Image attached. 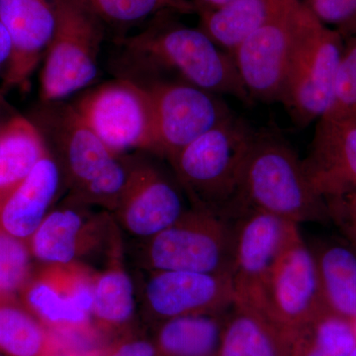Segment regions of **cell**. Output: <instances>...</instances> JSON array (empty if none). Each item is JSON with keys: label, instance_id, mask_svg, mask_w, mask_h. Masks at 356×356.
<instances>
[{"label": "cell", "instance_id": "obj_19", "mask_svg": "<svg viewBox=\"0 0 356 356\" xmlns=\"http://www.w3.org/2000/svg\"><path fill=\"white\" fill-rule=\"evenodd\" d=\"M63 173L50 149L30 175L0 201V229L29 242L57 197Z\"/></svg>", "mask_w": 356, "mask_h": 356}, {"label": "cell", "instance_id": "obj_32", "mask_svg": "<svg viewBox=\"0 0 356 356\" xmlns=\"http://www.w3.org/2000/svg\"><path fill=\"white\" fill-rule=\"evenodd\" d=\"M303 3L321 22L336 29L356 21V0H304Z\"/></svg>", "mask_w": 356, "mask_h": 356}, {"label": "cell", "instance_id": "obj_12", "mask_svg": "<svg viewBox=\"0 0 356 356\" xmlns=\"http://www.w3.org/2000/svg\"><path fill=\"white\" fill-rule=\"evenodd\" d=\"M177 177L154 161L134 158L130 180L118 207L119 224L129 235L149 240L168 229L191 208Z\"/></svg>", "mask_w": 356, "mask_h": 356}, {"label": "cell", "instance_id": "obj_1", "mask_svg": "<svg viewBox=\"0 0 356 356\" xmlns=\"http://www.w3.org/2000/svg\"><path fill=\"white\" fill-rule=\"evenodd\" d=\"M122 65L136 81L165 79L193 84L217 95L252 102L241 81L233 58L199 28L158 24L134 36L119 40Z\"/></svg>", "mask_w": 356, "mask_h": 356}, {"label": "cell", "instance_id": "obj_4", "mask_svg": "<svg viewBox=\"0 0 356 356\" xmlns=\"http://www.w3.org/2000/svg\"><path fill=\"white\" fill-rule=\"evenodd\" d=\"M343 41L301 1L282 103L299 127L320 120L330 106Z\"/></svg>", "mask_w": 356, "mask_h": 356}, {"label": "cell", "instance_id": "obj_18", "mask_svg": "<svg viewBox=\"0 0 356 356\" xmlns=\"http://www.w3.org/2000/svg\"><path fill=\"white\" fill-rule=\"evenodd\" d=\"M83 206L70 200L49 212L28 242L32 257L46 266H67L95 248L105 219L88 217Z\"/></svg>", "mask_w": 356, "mask_h": 356}, {"label": "cell", "instance_id": "obj_8", "mask_svg": "<svg viewBox=\"0 0 356 356\" xmlns=\"http://www.w3.org/2000/svg\"><path fill=\"white\" fill-rule=\"evenodd\" d=\"M300 235L299 225L262 211L243 210L235 218L229 273L235 304L261 312L269 274L285 248Z\"/></svg>", "mask_w": 356, "mask_h": 356}, {"label": "cell", "instance_id": "obj_9", "mask_svg": "<svg viewBox=\"0 0 356 356\" xmlns=\"http://www.w3.org/2000/svg\"><path fill=\"white\" fill-rule=\"evenodd\" d=\"M137 83L146 88L151 98L159 156L168 161L233 115L220 95L193 84L173 79Z\"/></svg>", "mask_w": 356, "mask_h": 356}, {"label": "cell", "instance_id": "obj_6", "mask_svg": "<svg viewBox=\"0 0 356 356\" xmlns=\"http://www.w3.org/2000/svg\"><path fill=\"white\" fill-rule=\"evenodd\" d=\"M53 39L41 74L44 103L60 102L93 83L103 40L102 21L81 0H50Z\"/></svg>", "mask_w": 356, "mask_h": 356}, {"label": "cell", "instance_id": "obj_2", "mask_svg": "<svg viewBox=\"0 0 356 356\" xmlns=\"http://www.w3.org/2000/svg\"><path fill=\"white\" fill-rule=\"evenodd\" d=\"M255 131L232 115L168 159L191 207L235 218Z\"/></svg>", "mask_w": 356, "mask_h": 356}, {"label": "cell", "instance_id": "obj_15", "mask_svg": "<svg viewBox=\"0 0 356 356\" xmlns=\"http://www.w3.org/2000/svg\"><path fill=\"white\" fill-rule=\"evenodd\" d=\"M143 300L154 325L194 314L228 310L235 304L229 274L149 271Z\"/></svg>", "mask_w": 356, "mask_h": 356}, {"label": "cell", "instance_id": "obj_10", "mask_svg": "<svg viewBox=\"0 0 356 356\" xmlns=\"http://www.w3.org/2000/svg\"><path fill=\"white\" fill-rule=\"evenodd\" d=\"M325 310L311 248L300 235L280 255L262 293L261 313L294 334Z\"/></svg>", "mask_w": 356, "mask_h": 356}, {"label": "cell", "instance_id": "obj_40", "mask_svg": "<svg viewBox=\"0 0 356 356\" xmlns=\"http://www.w3.org/2000/svg\"><path fill=\"white\" fill-rule=\"evenodd\" d=\"M0 356H6V355H2V353H0Z\"/></svg>", "mask_w": 356, "mask_h": 356}, {"label": "cell", "instance_id": "obj_38", "mask_svg": "<svg viewBox=\"0 0 356 356\" xmlns=\"http://www.w3.org/2000/svg\"><path fill=\"white\" fill-rule=\"evenodd\" d=\"M350 356H356V346H355V348H353V350L351 351V353H350Z\"/></svg>", "mask_w": 356, "mask_h": 356}, {"label": "cell", "instance_id": "obj_31", "mask_svg": "<svg viewBox=\"0 0 356 356\" xmlns=\"http://www.w3.org/2000/svg\"><path fill=\"white\" fill-rule=\"evenodd\" d=\"M329 220L337 225L356 250V191L325 199Z\"/></svg>", "mask_w": 356, "mask_h": 356}, {"label": "cell", "instance_id": "obj_7", "mask_svg": "<svg viewBox=\"0 0 356 356\" xmlns=\"http://www.w3.org/2000/svg\"><path fill=\"white\" fill-rule=\"evenodd\" d=\"M72 106L114 154L140 149L159 156L153 104L142 84L121 76L90 89Z\"/></svg>", "mask_w": 356, "mask_h": 356}, {"label": "cell", "instance_id": "obj_27", "mask_svg": "<svg viewBox=\"0 0 356 356\" xmlns=\"http://www.w3.org/2000/svg\"><path fill=\"white\" fill-rule=\"evenodd\" d=\"M355 346L353 323L325 311L292 334L290 356H350Z\"/></svg>", "mask_w": 356, "mask_h": 356}, {"label": "cell", "instance_id": "obj_16", "mask_svg": "<svg viewBox=\"0 0 356 356\" xmlns=\"http://www.w3.org/2000/svg\"><path fill=\"white\" fill-rule=\"evenodd\" d=\"M0 22L11 42L2 89L22 86L50 47L56 26L53 6L50 0H0Z\"/></svg>", "mask_w": 356, "mask_h": 356}, {"label": "cell", "instance_id": "obj_37", "mask_svg": "<svg viewBox=\"0 0 356 356\" xmlns=\"http://www.w3.org/2000/svg\"><path fill=\"white\" fill-rule=\"evenodd\" d=\"M50 356H72L69 355V353H65L64 350H60V348H58L57 350L55 351V353H51Z\"/></svg>", "mask_w": 356, "mask_h": 356}, {"label": "cell", "instance_id": "obj_17", "mask_svg": "<svg viewBox=\"0 0 356 356\" xmlns=\"http://www.w3.org/2000/svg\"><path fill=\"white\" fill-rule=\"evenodd\" d=\"M303 165L324 199L356 191V120L321 118Z\"/></svg>", "mask_w": 356, "mask_h": 356}, {"label": "cell", "instance_id": "obj_5", "mask_svg": "<svg viewBox=\"0 0 356 356\" xmlns=\"http://www.w3.org/2000/svg\"><path fill=\"white\" fill-rule=\"evenodd\" d=\"M140 243V264L147 270L229 275L235 218L191 206L175 224Z\"/></svg>", "mask_w": 356, "mask_h": 356}, {"label": "cell", "instance_id": "obj_23", "mask_svg": "<svg viewBox=\"0 0 356 356\" xmlns=\"http://www.w3.org/2000/svg\"><path fill=\"white\" fill-rule=\"evenodd\" d=\"M232 308L182 316L154 325L152 337L159 355L218 356L222 331Z\"/></svg>", "mask_w": 356, "mask_h": 356}, {"label": "cell", "instance_id": "obj_35", "mask_svg": "<svg viewBox=\"0 0 356 356\" xmlns=\"http://www.w3.org/2000/svg\"><path fill=\"white\" fill-rule=\"evenodd\" d=\"M13 115L15 114L13 113V110L9 108L8 104H7L3 95H2V91L0 90V133H1V130L7 123V121H8Z\"/></svg>", "mask_w": 356, "mask_h": 356}, {"label": "cell", "instance_id": "obj_39", "mask_svg": "<svg viewBox=\"0 0 356 356\" xmlns=\"http://www.w3.org/2000/svg\"><path fill=\"white\" fill-rule=\"evenodd\" d=\"M353 325H355V332H356V322L353 323Z\"/></svg>", "mask_w": 356, "mask_h": 356}, {"label": "cell", "instance_id": "obj_21", "mask_svg": "<svg viewBox=\"0 0 356 356\" xmlns=\"http://www.w3.org/2000/svg\"><path fill=\"white\" fill-rule=\"evenodd\" d=\"M291 336L261 312L235 304L227 318L218 356H290Z\"/></svg>", "mask_w": 356, "mask_h": 356}, {"label": "cell", "instance_id": "obj_25", "mask_svg": "<svg viewBox=\"0 0 356 356\" xmlns=\"http://www.w3.org/2000/svg\"><path fill=\"white\" fill-rule=\"evenodd\" d=\"M36 124L13 115L0 133V201L25 179L48 153Z\"/></svg>", "mask_w": 356, "mask_h": 356}, {"label": "cell", "instance_id": "obj_24", "mask_svg": "<svg viewBox=\"0 0 356 356\" xmlns=\"http://www.w3.org/2000/svg\"><path fill=\"white\" fill-rule=\"evenodd\" d=\"M325 310L356 322V252L339 243L310 247Z\"/></svg>", "mask_w": 356, "mask_h": 356}, {"label": "cell", "instance_id": "obj_3", "mask_svg": "<svg viewBox=\"0 0 356 356\" xmlns=\"http://www.w3.org/2000/svg\"><path fill=\"white\" fill-rule=\"evenodd\" d=\"M245 209L262 211L297 225L329 220L325 199L311 184L303 161L273 132L255 134L241 191V212Z\"/></svg>", "mask_w": 356, "mask_h": 356}, {"label": "cell", "instance_id": "obj_13", "mask_svg": "<svg viewBox=\"0 0 356 356\" xmlns=\"http://www.w3.org/2000/svg\"><path fill=\"white\" fill-rule=\"evenodd\" d=\"M300 3L252 33L231 54L250 99L282 103Z\"/></svg>", "mask_w": 356, "mask_h": 356}, {"label": "cell", "instance_id": "obj_11", "mask_svg": "<svg viewBox=\"0 0 356 356\" xmlns=\"http://www.w3.org/2000/svg\"><path fill=\"white\" fill-rule=\"evenodd\" d=\"M93 280L79 264L47 266L32 275L21 303L51 332L70 337L95 331L91 324Z\"/></svg>", "mask_w": 356, "mask_h": 356}, {"label": "cell", "instance_id": "obj_34", "mask_svg": "<svg viewBox=\"0 0 356 356\" xmlns=\"http://www.w3.org/2000/svg\"><path fill=\"white\" fill-rule=\"evenodd\" d=\"M11 56V42L4 26L0 22V79H3Z\"/></svg>", "mask_w": 356, "mask_h": 356}, {"label": "cell", "instance_id": "obj_29", "mask_svg": "<svg viewBox=\"0 0 356 356\" xmlns=\"http://www.w3.org/2000/svg\"><path fill=\"white\" fill-rule=\"evenodd\" d=\"M343 41L331 106L322 118L356 120V21L337 29Z\"/></svg>", "mask_w": 356, "mask_h": 356}, {"label": "cell", "instance_id": "obj_30", "mask_svg": "<svg viewBox=\"0 0 356 356\" xmlns=\"http://www.w3.org/2000/svg\"><path fill=\"white\" fill-rule=\"evenodd\" d=\"M31 257L27 242L0 229V301L20 296L33 275Z\"/></svg>", "mask_w": 356, "mask_h": 356}, {"label": "cell", "instance_id": "obj_26", "mask_svg": "<svg viewBox=\"0 0 356 356\" xmlns=\"http://www.w3.org/2000/svg\"><path fill=\"white\" fill-rule=\"evenodd\" d=\"M58 348L55 336L17 300L0 301V353L50 356Z\"/></svg>", "mask_w": 356, "mask_h": 356}, {"label": "cell", "instance_id": "obj_22", "mask_svg": "<svg viewBox=\"0 0 356 356\" xmlns=\"http://www.w3.org/2000/svg\"><path fill=\"white\" fill-rule=\"evenodd\" d=\"M118 236L111 248V261L93 280L92 316L100 332H119L131 324L136 312L135 287L130 274L122 264Z\"/></svg>", "mask_w": 356, "mask_h": 356}, {"label": "cell", "instance_id": "obj_14", "mask_svg": "<svg viewBox=\"0 0 356 356\" xmlns=\"http://www.w3.org/2000/svg\"><path fill=\"white\" fill-rule=\"evenodd\" d=\"M41 124L55 149L63 178L69 185L70 198L81 192L107 172L121 154L110 151L81 120L72 104L44 103Z\"/></svg>", "mask_w": 356, "mask_h": 356}, {"label": "cell", "instance_id": "obj_28", "mask_svg": "<svg viewBox=\"0 0 356 356\" xmlns=\"http://www.w3.org/2000/svg\"><path fill=\"white\" fill-rule=\"evenodd\" d=\"M102 22L134 24L154 14L172 10L179 13L197 11L189 0H81Z\"/></svg>", "mask_w": 356, "mask_h": 356}, {"label": "cell", "instance_id": "obj_20", "mask_svg": "<svg viewBox=\"0 0 356 356\" xmlns=\"http://www.w3.org/2000/svg\"><path fill=\"white\" fill-rule=\"evenodd\" d=\"M298 0H231L219 8L197 6L200 29L229 56L252 33Z\"/></svg>", "mask_w": 356, "mask_h": 356}, {"label": "cell", "instance_id": "obj_33", "mask_svg": "<svg viewBox=\"0 0 356 356\" xmlns=\"http://www.w3.org/2000/svg\"><path fill=\"white\" fill-rule=\"evenodd\" d=\"M95 356H161L153 337L131 334L108 346Z\"/></svg>", "mask_w": 356, "mask_h": 356}, {"label": "cell", "instance_id": "obj_36", "mask_svg": "<svg viewBox=\"0 0 356 356\" xmlns=\"http://www.w3.org/2000/svg\"><path fill=\"white\" fill-rule=\"evenodd\" d=\"M229 1L231 0H200L201 6L209 9L219 8Z\"/></svg>", "mask_w": 356, "mask_h": 356}]
</instances>
